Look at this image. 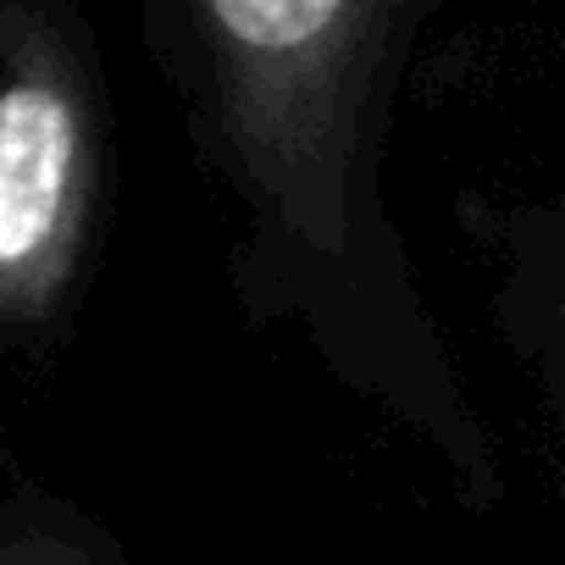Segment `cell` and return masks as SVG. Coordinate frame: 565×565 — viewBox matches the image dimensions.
<instances>
[{"label":"cell","mask_w":565,"mask_h":565,"mask_svg":"<svg viewBox=\"0 0 565 565\" xmlns=\"http://www.w3.org/2000/svg\"><path fill=\"white\" fill-rule=\"evenodd\" d=\"M438 0H145V51L189 150L238 200L227 289L438 471L455 504L510 499L504 449L383 200L405 73Z\"/></svg>","instance_id":"cell-1"},{"label":"cell","mask_w":565,"mask_h":565,"mask_svg":"<svg viewBox=\"0 0 565 565\" xmlns=\"http://www.w3.org/2000/svg\"><path fill=\"white\" fill-rule=\"evenodd\" d=\"M111 205V95L78 0L0 7V344L67 350Z\"/></svg>","instance_id":"cell-2"},{"label":"cell","mask_w":565,"mask_h":565,"mask_svg":"<svg viewBox=\"0 0 565 565\" xmlns=\"http://www.w3.org/2000/svg\"><path fill=\"white\" fill-rule=\"evenodd\" d=\"M455 216L488 266L482 328L521 383L554 504L565 510V178L521 200L460 194Z\"/></svg>","instance_id":"cell-3"},{"label":"cell","mask_w":565,"mask_h":565,"mask_svg":"<svg viewBox=\"0 0 565 565\" xmlns=\"http://www.w3.org/2000/svg\"><path fill=\"white\" fill-rule=\"evenodd\" d=\"M0 565H134L128 548L51 482L7 466L0 493Z\"/></svg>","instance_id":"cell-4"}]
</instances>
